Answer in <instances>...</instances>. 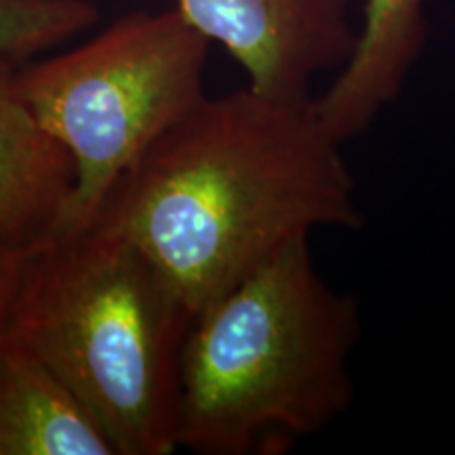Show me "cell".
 <instances>
[{"mask_svg": "<svg viewBox=\"0 0 455 455\" xmlns=\"http://www.w3.org/2000/svg\"><path fill=\"white\" fill-rule=\"evenodd\" d=\"M341 146L312 98L204 95L131 164L95 221L138 244L196 312L312 230H363Z\"/></svg>", "mask_w": 455, "mask_h": 455, "instance_id": "1", "label": "cell"}, {"mask_svg": "<svg viewBox=\"0 0 455 455\" xmlns=\"http://www.w3.org/2000/svg\"><path fill=\"white\" fill-rule=\"evenodd\" d=\"M363 333L352 293L325 281L310 236L209 299L180 365L175 447L198 455H283L355 401Z\"/></svg>", "mask_w": 455, "mask_h": 455, "instance_id": "2", "label": "cell"}, {"mask_svg": "<svg viewBox=\"0 0 455 455\" xmlns=\"http://www.w3.org/2000/svg\"><path fill=\"white\" fill-rule=\"evenodd\" d=\"M192 316L138 244L93 221L32 249L7 335L68 386L114 455H171Z\"/></svg>", "mask_w": 455, "mask_h": 455, "instance_id": "3", "label": "cell"}, {"mask_svg": "<svg viewBox=\"0 0 455 455\" xmlns=\"http://www.w3.org/2000/svg\"><path fill=\"white\" fill-rule=\"evenodd\" d=\"M209 44L175 9L133 11L66 53L17 68L21 100L74 169L53 235L93 224L131 164L207 95Z\"/></svg>", "mask_w": 455, "mask_h": 455, "instance_id": "4", "label": "cell"}, {"mask_svg": "<svg viewBox=\"0 0 455 455\" xmlns=\"http://www.w3.org/2000/svg\"><path fill=\"white\" fill-rule=\"evenodd\" d=\"M175 11L247 74V87L308 100L312 78L344 64L355 26L350 0H175Z\"/></svg>", "mask_w": 455, "mask_h": 455, "instance_id": "5", "label": "cell"}, {"mask_svg": "<svg viewBox=\"0 0 455 455\" xmlns=\"http://www.w3.org/2000/svg\"><path fill=\"white\" fill-rule=\"evenodd\" d=\"M428 0H365L363 26L325 93L312 98L318 123L339 144L361 135L401 95L428 43Z\"/></svg>", "mask_w": 455, "mask_h": 455, "instance_id": "6", "label": "cell"}, {"mask_svg": "<svg viewBox=\"0 0 455 455\" xmlns=\"http://www.w3.org/2000/svg\"><path fill=\"white\" fill-rule=\"evenodd\" d=\"M17 68L0 61V247L34 249L60 224L74 169L60 141L21 100Z\"/></svg>", "mask_w": 455, "mask_h": 455, "instance_id": "7", "label": "cell"}, {"mask_svg": "<svg viewBox=\"0 0 455 455\" xmlns=\"http://www.w3.org/2000/svg\"><path fill=\"white\" fill-rule=\"evenodd\" d=\"M0 455H114L68 386L7 333L0 338Z\"/></svg>", "mask_w": 455, "mask_h": 455, "instance_id": "8", "label": "cell"}, {"mask_svg": "<svg viewBox=\"0 0 455 455\" xmlns=\"http://www.w3.org/2000/svg\"><path fill=\"white\" fill-rule=\"evenodd\" d=\"M98 21L91 0H0V61L24 66Z\"/></svg>", "mask_w": 455, "mask_h": 455, "instance_id": "9", "label": "cell"}, {"mask_svg": "<svg viewBox=\"0 0 455 455\" xmlns=\"http://www.w3.org/2000/svg\"><path fill=\"white\" fill-rule=\"evenodd\" d=\"M30 251L32 249L0 247V338L7 333L11 310H13Z\"/></svg>", "mask_w": 455, "mask_h": 455, "instance_id": "10", "label": "cell"}]
</instances>
